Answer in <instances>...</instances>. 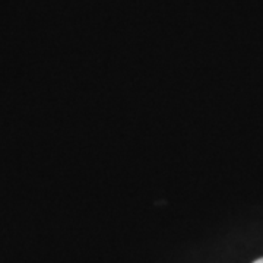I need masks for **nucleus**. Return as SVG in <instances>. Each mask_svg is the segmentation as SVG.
Segmentation results:
<instances>
[{
    "mask_svg": "<svg viewBox=\"0 0 263 263\" xmlns=\"http://www.w3.org/2000/svg\"><path fill=\"white\" fill-rule=\"evenodd\" d=\"M254 263H263V257H262V259H259V260H256Z\"/></svg>",
    "mask_w": 263,
    "mask_h": 263,
    "instance_id": "f257e3e1",
    "label": "nucleus"
}]
</instances>
